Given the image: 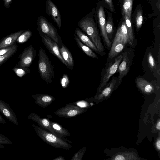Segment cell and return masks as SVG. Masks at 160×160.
<instances>
[{
  "instance_id": "obj_8",
  "label": "cell",
  "mask_w": 160,
  "mask_h": 160,
  "mask_svg": "<svg viewBox=\"0 0 160 160\" xmlns=\"http://www.w3.org/2000/svg\"><path fill=\"white\" fill-rule=\"evenodd\" d=\"M36 51L31 45L24 49L21 54L18 64L22 67L28 68L34 59Z\"/></svg>"
},
{
  "instance_id": "obj_16",
  "label": "cell",
  "mask_w": 160,
  "mask_h": 160,
  "mask_svg": "<svg viewBox=\"0 0 160 160\" xmlns=\"http://www.w3.org/2000/svg\"><path fill=\"white\" fill-rule=\"evenodd\" d=\"M50 122L51 127L57 137L67 142L72 144L73 143L69 140L65 138L66 137L71 136L70 133L67 129H65L57 122L50 121Z\"/></svg>"
},
{
  "instance_id": "obj_33",
  "label": "cell",
  "mask_w": 160,
  "mask_h": 160,
  "mask_svg": "<svg viewBox=\"0 0 160 160\" xmlns=\"http://www.w3.org/2000/svg\"><path fill=\"white\" fill-rule=\"evenodd\" d=\"M60 82L62 87L65 88L68 86L69 83V79L68 76L66 74H64L61 78Z\"/></svg>"
},
{
  "instance_id": "obj_10",
  "label": "cell",
  "mask_w": 160,
  "mask_h": 160,
  "mask_svg": "<svg viewBox=\"0 0 160 160\" xmlns=\"http://www.w3.org/2000/svg\"><path fill=\"white\" fill-rule=\"evenodd\" d=\"M122 56V61L119 64L116 72H119L118 77L116 83V86H118L122 82L124 77L128 72L130 67V61L127 52H124Z\"/></svg>"
},
{
  "instance_id": "obj_32",
  "label": "cell",
  "mask_w": 160,
  "mask_h": 160,
  "mask_svg": "<svg viewBox=\"0 0 160 160\" xmlns=\"http://www.w3.org/2000/svg\"><path fill=\"white\" fill-rule=\"evenodd\" d=\"M86 147H83L77 152L71 159V160H81L84 154Z\"/></svg>"
},
{
  "instance_id": "obj_3",
  "label": "cell",
  "mask_w": 160,
  "mask_h": 160,
  "mask_svg": "<svg viewBox=\"0 0 160 160\" xmlns=\"http://www.w3.org/2000/svg\"><path fill=\"white\" fill-rule=\"evenodd\" d=\"M34 129L39 137L43 141L56 148L69 150L72 145L50 132L43 129L41 127L32 124Z\"/></svg>"
},
{
  "instance_id": "obj_42",
  "label": "cell",
  "mask_w": 160,
  "mask_h": 160,
  "mask_svg": "<svg viewBox=\"0 0 160 160\" xmlns=\"http://www.w3.org/2000/svg\"><path fill=\"white\" fill-rule=\"evenodd\" d=\"M156 6L159 10H160V0H158L156 4Z\"/></svg>"
},
{
  "instance_id": "obj_35",
  "label": "cell",
  "mask_w": 160,
  "mask_h": 160,
  "mask_svg": "<svg viewBox=\"0 0 160 160\" xmlns=\"http://www.w3.org/2000/svg\"><path fill=\"white\" fill-rule=\"evenodd\" d=\"M148 56V62L150 67L152 68H155L156 67V63L153 56L150 52H149Z\"/></svg>"
},
{
  "instance_id": "obj_12",
  "label": "cell",
  "mask_w": 160,
  "mask_h": 160,
  "mask_svg": "<svg viewBox=\"0 0 160 160\" xmlns=\"http://www.w3.org/2000/svg\"><path fill=\"white\" fill-rule=\"evenodd\" d=\"M98 17L101 34L103 37L104 42L108 48L111 46V42L107 34L106 29V20L104 11L103 7H100L98 11Z\"/></svg>"
},
{
  "instance_id": "obj_21",
  "label": "cell",
  "mask_w": 160,
  "mask_h": 160,
  "mask_svg": "<svg viewBox=\"0 0 160 160\" xmlns=\"http://www.w3.org/2000/svg\"><path fill=\"white\" fill-rule=\"evenodd\" d=\"M74 38L78 47L88 56L93 58L98 59V57L96 54L88 46L82 43L75 34H74Z\"/></svg>"
},
{
  "instance_id": "obj_34",
  "label": "cell",
  "mask_w": 160,
  "mask_h": 160,
  "mask_svg": "<svg viewBox=\"0 0 160 160\" xmlns=\"http://www.w3.org/2000/svg\"><path fill=\"white\" fill-rule=\"evenodd\" d=\"M72 103L82 108H86L88 107L89 105L88 102L85 100L79 101Z\"/></svg>"
},
{
  "instance_id": "obj_27",
  "label": "cell",
  "mask_w": 160,
  "mask_h": 160,
  "mask_svg": "<svg viewBox=\"0 0 160 160\" xmlns=\"http://www.w3.org/2000/svg\"><path fill=\"white\" fill-rule=\"evenodd\" d=\"M18 48V46L16 45L12 50L6 54L0 56V66L12 56L16 52Z\"/></svg>"
},
{
  "instance_id": "obj_28",
  "label": "cell",
  "mask_w": 160,
  "mask_h": 160,
  "mask_svg": "<svg viewBox=\"0 0 160 160\" xmlns=\"http://www.w3.org/2000/svg\"><path fill=\"white\" fill-rule=\"evenodd\" d=\"M105 29L107 34L110 40L113 32V24L111 18H109L106 23Z\"/></svg>"
},
{
  "instance_id": "obj_20",
  "label": "cell",
  "mask_w": 160,
  "mask_h": 160,
  "mask_svg": "<svg viewBox=\"0 0 160 160\" xmlns=\"http://www.w3.org/2000/svg\"><path fill=\"white\" fill-rule=\"evenodd\" d=\"M136 82L139 88L145 92L150 93L154 90L153 85L143 78L141 77L137 78Z\"/></svg>"
},
{
  "instance_id": "obj_1",
  "label": "cell",
  "mask_w": 160,
  "mask_h": 160,
  "mask_svg": "<svg viewBox=\"0 0 160 160\" xmlns=\"http://www.w3.org/2000/svg\"><path fill=\"white\" fill-rule=\"evenodd\" d=\"M38 71L41 78L47 83H51L55 78L54 67L45 50L39 48Z\"/></svg>"
},
{
  "instance_id": "obj_18",
  "label": "cell",
  "mask_w": 160,
  "mask_h": 160,
  "mask_svg": "<svg viewBox=\"0 0 160 160\" xmlns=\"http://www.w3.org/2000/svg\"><path fill=\"white\" fill-rule=\"evenodd\" d=\"M61 46L60 48L61 55L66 64V66L72 70L74 67L72 56L68 48L63 43Z\"/></svg>"
},
{
  "instance_id": "obj_40",
  "label": "cell",
  "mask_w": 160,
  "mask_h": 160,
  "mask_svg": "<svg viewBox=\"0 0 160 160\" xmlns=\"http://www.w3.org/2000/svg\"><path fill=\"white\" fill-rule=\"evenodd\" d=\"M5 122V120L0 114V123L2 124H4Z\"/></svg>"
},
{
  "instance_id": "obj_30",
  "label": "cell",
  "mask_w": 160,
  "mask_h": 160,
  "mask_svg": "<svg viewBox=\"0 0 160 160\" xmlns=\"http://www.w3.org/2000/svg\"><path fill=\"white\" fill-rule=\"evenodd\" d=\"M136 24L137 29H139L141 27L143 21V17L141 10L137 12L136 17Z\"/></svg>"
},
{
  "instance_id": "obj_7",
  "label": "cell",
  "mask_w": 160,
  "mask_h": 160,
  "mask_svg": "<svg viewBox=\"0 0 160 160\" xmlns=\"http://www.w3.org/2000/svg\"><path fill=\"white\" fill-rule=\"evenodd\" d=\"M39 33L42 42L48 50L66 66V64L61 55L58 44L43 33L41 32H39Z\"/></svg>"
},
{
  "instance_id": "obj_14",
  "label": "cell",
  "mask_w": 160,
  "mask_h": 160,
  "mask_svg": "<svg viewBox=\"0 0 160 160\" xmlns=\"http://www.w3.org/2000/svg\"><path fill=\"white\" fill-rule=\"evenodd\" d=\"M28 119L36 122L41 127L49 131V132L56 135L51 127L49 119L45 118H42L34 112H31L29 114Z\"/></svg>"
},
{
  "instance_id": "obj_15",
  "label": "cell",
  "mask_w": 160,
  "mask_h": 160,
  "mask_svg": "<svg viewBox=\"0 0 160 160\" xmlns=\"http://www.w3.org/2000/svg\"><path fill=\"white\" fill-rule=\"evenodd\" d=\"M32 97L37 104L44 108L50 105L55 99L53 96L45 94H36L32 95Z\"/></svg>"
},
{
  "instance_id": "obj_31",
  "label": "cell",
  "mask_w": 160,
  "mask_h": 160,
  "mask_svg": "<svg viewBox=\"0 0 160 160\" xmlns=\"http://www.w3.org/2000/svg\"><path fill=\"white\" fill-rule=\"evenodd\" d=\"M12 143L10 139L0 133V150L4 147L3 144L11 145Z\"/></svg>"
},
{
  "instance_id": "obj_25",
  "label": "cell",
  "mask_w": 160,
  "mask_h": 160,
  "mask_svg": "<svg viewBox=\"0 0 160 160\" xmlns=\"http://www.w3.org/2000/svg\"><path fill=\"white\" fill-rule=\"evenodd\" d=\"M117 81V78L116 77L113 76L111 79L110 83L109 86L107 87L102 92V94L100 95L99 97L102 96L107 97L108 96L113 89Z\"/></svg>"
},
{
  "instance_id": "obj_37",
  "label": "cell",
  "mask_w": 160,
  "mask_h": 160,
  "mask_svg": "<svg viewBox=\"0 0 160 160\" xmlns=\"http://www.w3.org/2000/svg\"><path fill=\"white\" fill-rule=\"evenodd\" d=\"M108 5L110 10L112 12L114 11V9L112 0H105Z\"/></svg>"
},
{
  "instance_id": "obj_24",
  "label": "cell",
  "mask_w": 160,
  "mask_h": 160,
  "mask_svg": "<svg viewBox=\"0 0 160 160\" xmlns=\"http://www.w3.org/2000/svg\"><path fill=\"white\" fill-rule=\"evenodd\" d=\"M13 70L15 74L20 77H22L27 74L29 73L30 71L28 68L22 67L18 64L13 68Z\"/></svg>"
},
{
  "instance_id": "obj_4",
  "label": "cell",
  "mask_w": 160,
  "mask_h": 160,
  "mask_svg": "<svg viewBox=\"0 0 160 160\" xmlns=\"http://www.w3.org/2000/svg\"><path fill=\"white\" fill-rule=\"evenodd\" d=\"M38 30L55 42L59 46L62 44V40L54 26L45 18L41 16L38 20Z\"/></svg>"
},
{
  "instance_id": "obj_13",
  "label": "cell",
  "mask_w": 160,
  "mask_h": 160,
  "mask_svg": "<svg viewBox=\"0 0 160 160\" xmlns=\"http://www.w3.org/2000/svg\"><path fill=\"white\" fill-rule=\"evenodd\" d=\"M0 111L10 121L18 125L19 124L15 112L9 105L0 99Z\"/></svg>"
},
{
  "instance_id": "obj_36",
  "label": "cell",
  "mask_w": 160,
  "mask_h": 160,
  "mask_svg": "<svg viewBox=\"0 0 160 160\" xmlns=\"http://www.w3.org/2000/svg\"><path fill=\"white\" fill-rule=\"evenodd\" d=\"M16 45L14 44L13 45L8 48L0 49V56L3 55L13 49Z\"/></svg>"
},
{
  "instance_id": "obj_39",
  "label": "cell",
  "mask_w": 160,
  "mask_h": 160,
  "mask_svg": "<svg viewBox=\"0 0 160 160\" xmlns=\"http://www.w3.org/2000/svg\"><path fill=\"white\" fill-rule=\"evenodd\" d=\"M64 158L62 156H59L53 159V160H65Z\"/></svg>"
},
{
  "instance_id": "obj_22",
  "label": "cell",
  "mask_w": 160,
  "mask_h": 160,
  "mask_svg": "<svg viewBox=\"0 0 160 160\" xmlns=\"http://www.w3.org/2000/svg\"><path fill=\"white\" fill-rule=\"evenodd\" d=\"M123 16L128 33L129 41V44L132 45L133 42L134 38L130 19L126 14H124Z\"/></svg>"
},
{
  "instance_id": "obj_9",
  "label": "cell",
  "mask_w": 160,
  "mask_h": 160,
  "mask_svg": "<svg viewBox=\"0 0 160 160\" xmlns=\"http://www.w3.org/2000/svg\"><path fill=\"white\" fill-rule=\"evenodd\" d=\"M122 58V55H119L115 59L114 63L111 64L107 69L101 82L99 90L101 89L105 86L111 77L116 72Z\"/></svg>"
},
{
  "instance_id": "obj_2",
  "label": "cell",
  "mask_w": 160,
  "mask_h": 160,
  "mask_svg": "<svg viewBox=\"0 0 160 160\" xmlns=\"http://www.w3.org/2000/svg\"><path fill=\"white\" fill-rule=\"evenodd\" d=\"M78 25L80 28L87 34L88 37L95 45L100 53L104 52V48L93 19L88 18H83L78 22Z\"/></svg>"
},
{
  "instance_id": "obj_19",
  "label": "cell",
  "mask_w": 160,
  "mask_h": 160,
  "mask_svg": "<svg viewBox=\"0 0 160 160\" xmlns=\"http://www.w3.org/2000/svg\"><path fill=\"white\" fill-rule=\"evenodd\" d=\"M75 32L76 35L82 43L93 50L97 53H100L95 45L87 35H86L79 28H77L75 29Z\"/></svg>"
},
{
  "instance_id": "obj_41",
  "label": "cell",
  "mask_w": 160,
  "mask_h": 160,
  "mask_svg": "<svg viewBox=\"0 0 160 160\" xmlns=\"http://www.w3.org/2000/svg\"><path fill=\"white\" fill-rule=\"evenodd\" d=\"M156 145L157 148L158 149H160V141L159 140H158L156 142Z\"/></svg>"
},
{
  "instance_id": "obj_23",
  "label": "cell",
  "mask_w": 160,
  "mask_h": 160,
  "mask_svg": "<svg viewBox=\"0 0 160 160\" xmlns=\"http://www.w3.org/2000/svg\"><path fill=\"white\" fill-rule=\"evenodd\" d=\"M132 0H124L122 8V14L127 15L131 19L132 10Z\"/></svg>"
},
{
  "instance_id": "obj_6",
  "label": "cell",
  "mask_w": 160,
  "mask_h": 160,
  "mask_svg": "<svg viewBox=\"0 0 160 160\" xmlns=\"http://www.w3.org/2000/svg\"><path fill=\"white\" fill-rule=\"evenodd\" d=\"M127 43V40L121 35L118 29L109 53L108 59H111L118 54Z\"/></svg>"
},
{
  "instance_id": "obj_11",
  "label": "cell",
  "mask_w": 160,
  "mask_h": 160,
  "mask_svg": "<svg viewBox=\"0 0 160 160\" xmlns=\"http://www.w3.org/2000/svg\"><path fill=\"white\" fill-rule=\"evenodd\" d=\"M46 13L51 17L60 30L61 16L57 7L51 0H46Z\"/></svg>"
},
{
  "instance_id": "obj_43",
  "label": "cell",
  "mask_w": 160,
  "mask_h": 160,
  "mask_svg": "<svg viewBox=\"0 0 160 160\" xmlns=\"http://www.w3.org/2000/svg\"><path fill=\"white\" fill-rule=\"evenodd\" d=\"M156 128L157 129L160 130V122L159 121L158 122L156 126Z\"/></svg>"
},
{
  "instance_id": "obj_38",
  "label": "cell",
  "mask_w": 160,
  "mask_h": 160,
  "mask_svg": "<svg viewBox=\"0 0 160 160\" xmlns=\"http://www.w3.org/2000/svg\"><path fill=\"white\" fill-rule=\"evenodd\" d=\"M13 0H4V5L7 8L10 7V5L12 3Z\"/></svg>"
},
{
  "instance_id": "obj_5",
  "label": "cell",
  "mask_w": 160,
  "mask_h": 160,
  "mask_svg": "<svg viewBox=\"0 0 160 160\" xmlns=\"http://www.w3.org/2000/svg\"><path fill=\"white\" fill-rule=\"evenodd\" d=\"M87 109L82 108L72 103L67 104L54 112L57 116L63 118H69L79 115L84 112Z\"/></svg>"
},
{
  "instance_id": "obj_17",
  "label": "cell",
  "mask_w": 160,
  "mask_h": 160,
  "mask_svg": "<svg viewBox=\"0 0 160 160\" xmlns=\"http://www.w3.org/2000/svg\"><path fill=\"white\" fill-rule=\"evenodd\" d=\"M25 31L21 30L5 37L0 41V49L13 45L18 37Z\"/></svg>"
},
{
  "instance_id": "obj_26",
  "label": "cell",
  "mask_w": 160,
  "mask_h": 160,
  "mask_svg": "<svg viewBox=\"0 0 160 160\" xmlns=\"http://www.w3.org/2000/svg\"><path fill=\"white\" fill-rule=\"evenodd\" d=\"M32 35V32L29 30L25 31L18 37L16 40L19 44H22L26 42Z\"/></svg>"
},
{
  "instance_id": "obj_29",
  "label": "cell",
  "mask_w": 160,
  "mask_h": 160,
  "mask_svg": "<svg viewBox=\"0 0 160 160\" xmlns=\"http://www.w3.org/2000/svg\"><path fill=\"white\" fill-rule=\"evenodd\" d=\"M121 35L127 41L128 43H129V38L127 28L125 23L123 22L121 27L118 29Z\"/></svg>"
}]
</instances>
